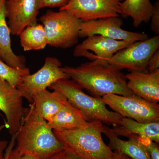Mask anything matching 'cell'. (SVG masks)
Here are the masks:
<instances>
[{
    "instance_id": "obj_6",
    "label": "cell",
    "mask_w": 159,
    "mask_h": 159,
    "mask_svg": "<svg viewBox=\"0 0 159 159\" xmlns=\"http://www.w3.org/2000/svg\"><path fill=\"white\" fill-rule=\"evenodd\" d=\"M102 99L106 105L123 118L139 122H159L158 103L149 102L135 94L130 96L108 94Z\"/></svg>"
},
{
    "instance_id": "obj_16",
    "label": "cell",
    "mask_w": 159,
    "mask_h": 159,
    "mask_svg": "<svg viewBox=\"0 0 159 159\" xmlns=\"http://www.w3.org/2000/svg\"><path fill=\"white\" fill-rule=\"evenodd\" d=\"M109 139V147L112 150L125 154L132 159H150L146 149L139 142L137 135L125 134L128 140L120 139L112 129L104 125L103 133Z\"/></svg>"
},
{
    "instance_id": "obj_27",
    "label": "cell",
    "mask_w": 159,
    "mask_h": 159,
    "mask_svg": "<svg viewBox=\"0 0 159 159\" xmlns=\"http://www.w3.org/2000/svg\"><path fill=\"white\" fill-rule=\"evenodd\" d=\"M159 69V50L156 51L148 61L147 71L153 72Z\"/></svg>"
},
{
    "instance_id": "obj_3",
    "label": "cell",
    "mask_w": 159,
    "mask_h": 159,
    "mask_svg": "<svg viewBox=\"0 0 159 159\" xmlns=\"http://www.w3.org/2000/svg\"><path fill=\"white\" fill-rule=\"evenodd\" d=\"M104 125L93 122L84 128L54 130L64 149L81 159H112L114 151L102 139Z\"/></svg>"
},
{
    "instance_id": "obj_7",
    "label": "cell",
    "mask_w": 159,
    "mask_h": 159,
    "mask_svg": "<svg viewBox=\"0 0 159 159\" xmlns=\"http://www.w3.org/2000/svg\"><path fill=\"white\" fill-rule=\"evenodd\" d=\"M159 49V35L133 43L114 54L107 62L116 68L148 72V61Z\"/></svg>"
},
{
    "instance_id": "obj_17",
    "label": "cell",
    "mask_w": 159,
    "mask_h": 159,
    "mask_svg": "<svg viewBox=\"0 0 159 159\" xmlns=\"http://www.w3.org/2000/svg\"><path fill=\"white\" fill-rule=\"evenodd\" d=\"M5 2L0 7V59L15 68L25 69V57L16 54L11 48V32L6 21Z\"/></svg>"
},
{
    "instance_id": "obj_5",
    "label": "cell",
    "mask_w": 159,
    "mask_h": 159,
    "mask_svg": "<svg viewBox=\"0 0 159 159\" xmlns=\"http://www.w3.org/2000/svg\"><path fill=\"white\" fill-rule=\"evenodd\" d=\"M39 20L44 28L48 45L67 49L78 42L82 21L68 11L49 10Z\"/></svg>"
},
{
    "instance_id": "obj_2",
    "label": "cell",
    "mask_w": 159,
    "mask_h": 159,
    "mask_svg": "<svg viewBox=\"0 0 159 159\" xmlns=\"http://www.w3.org/2000/svg\"><path fill=\"white\" fill-rule=\"evenodd\" d=\"M16 148L20 153L35 159H48L64 149L48 122L30 103L16 136Z\"/></svg>"
},
{
    "instance_id": "obj_12",
    "label": "cell",
    "mask_w": 159,
    "mask_h": 159,
    "mask_svg": "<svg viewBox=\"0 0 159 159\" xmlns=\"http://www.w3.org/2000/svg\"><path fill=\"white\" fill-rule=\"evenodd\" d=\"M86 38L75 47L74 55L76 57H85L92 61L103 60L107 61L118 51L133 43L97 34Z\"/></svg>"
},
{
    "instance_id": "obj_28",
    "label": "cell",
    "mask_w": 159,
    "mask_h": 159,
    "mask_svg": "<svg viewBox=\"0 0 159 159\" xmlns=\"http://www.w3.org/2000/svg\"><path fill=\"white\" fill-rule=\"evenodd\" d=\"M48 159H81L67 151L63 149L59 152L53 155Z\"/></svg>"
},
{
    "instance_id": "obj_20",
    "label": "cell",
    "mask_w": 159,
    "mask_h": 159,
    "mask_svg": "<svg viewBox=\"0 0 159 159\" xmlns=\"http://www.w3.org/2000/svg\"><path fill=\"white\" fill-rule=\"evenodd\" d=\"M123 18L130 16L133 20V25L138 28L142 23L150 21L153 9L150 0H124L120 4Z\"/></svg>"
},
{
    "instance_id": "obj_25",
    "label": "cell",
    "mask_w": 159,
    "mask_h": 159,
    "mask_svg": "<svg viewBox=\"0 0 159 159\" xmlns=\"http://www.w3.org/2000/svg\"><path fill=\"white\" fill-rule=\"evenodd\" d=\"M70 0H36L39 10L45 8H62Z\"/></svg>"
},
{
    "instance_id": "obj_21",
    "label": "cell",
    "mask_w": 159,
    "mask_h": 159,
    "mask_svg": "<svg viewBox=\"0 0 159 159\" xmlns=\"http://www.w3.org/2000/svg\"><path fill=\"white\" fill-rule=\"evenodd\" d=\"M21 46L25 51L43 50L48 40L42 24L36 23L28 26L19 35Z\"/></svg>"
},
{
    "instance_id": "obj_1",
    "label": "cell",
    "mask_w": 159,
    "mask_h": 159,
    "mask_svg": "<svg viewBox=\"0 0 159 159\" xmlns=\"http://www.w3.org/2000/svg\"><path fill=\"white\" fill-rule=\"evenodd\" d=\"M61 70L95 97H102L108 94L123 96L134 94L129 88L125 75L106 61H93L75 67H61Z\"/></svg>"
},
{
    "instance_id": "obj_18",
    "label": "cell",
    "mask_w": 159,
    "mask_h": 159,
    "mask_svg": "<svg viewBox=\"0 0 159 159\" xmlns=\"http://www.w3.org/2000/svg\"><path fill=\"white\" fill-rule=\"evenodd\" d=\"M31 98L34 110L47 122L51 120L68 100L60 92L55 90L51 92L47 89L33 94Z\"/></svg>"
},
{
    "instance_id": "obj_11",
    "label": "cell",
    "mask_w": 159,
    "mask_h": 159,
    "mask_svg": "<svg viewBox=\"0 0 159 159\" xmlns=\"http://www.w3.org/2000/svg\"><path fill=\"white\" fill-rule=\"evenodd\" d=\"M23 99L17 88L0 78V111L6 116V127L11 136L18 131L25 114Z\"/></svg>"
},
{
    "instance_id": "obj_23",
    "label": "cell",
    "mask_w": 159,
    "mask_h": 159,
    "mask_svg": "<svg viewBox=\"0 0 159 159\" xmlns=\"http://www.w3.org/2000/svg\"><path fill=\"white\" fill-rule=\"evenodd\" d=\"M139 142L145 147L150 159H159V143L148 138L137 135Z\"/></svg>"
},
{
    "instance_id": "obj_30",
    "label": "cell",
    "mask_w": 159,
    "mask_h": 159,
    "mask_svg": "<svg viewBox=\"0 0 159 159\" xmlns=\"http://www.w3.org/2000/svg\"><path fill=\"white\" fill-rule=\"evenodd\" d=\"M112 159H132L125 154L114 151V156Z\"/></svg>"
},
{
    "instance_id": "obj_31",
    "label": "cell",
    "mask_w": 159,
    "mask_h": 159,
    "mask_svg": "<svg viewBox=\"0 0 159 159\" xmlns=\"http://www.w3.org/2000/svg\"><path fill=\"white\" fill-rule=\"evenodd\" d=\"M6 1V0H0V7H1V6H2V4H3L4 2H5Z\"/></svg>"
},
{
    "instance_id": "obj_4",
    "label": "cell",
    "mask_w": 159,
    "mask_h": 159,
    "mask_svg": "<svg viewBox=\"0 0 159 159\" xmlns=\"http://www.w3.org/2000/svg\"><path fill=\"white\" fill-rule=\"evenodd\" d=\"M49 88L63 94L89 122H101L115 126L121 125L122 117L116 112L109 110L102 97H91L85 93L74 80H60Z\"/></svg>"
},
{
    "instance_id": "obj_14",
    "label": "cell",
    "mask_w": 159,
    "mask_h": 159,
    "mask_svg": "<svg viewBox=\"0 0 159 159\" xmlns=\"http://www.w3.org/2000/svg\"><path fill=\"white\" fill-rule=\"evenodd\" d=\"M129 88L149 102H159V69L152 72L132 71L125 75Z\"/></svg>"
},
{
    "instance_id": "obj_10",
    "label": "cell",
    "mask_w": 159,
    "mask_h": 159,
    "mask_svg": "<svg viewBox=\"0 0 159 159\" xmlns=\"http://www.w3.org/2000/svg\"><path fill=\"white\" fill-rule=\"evenodd\" d=\"M124 0H70L59 9L69 12L82 22L110 17L122 13L120 4Z\"/></svg>"
},
{
    "instance_id": "obj_29",
    "label": "cell",
    "mask_w": 159,
    "mask_h": 159,
    "mask_svg": "<svg viewBox=\"0 0 159 159\" xmlns=\"http://www.w3.org/2000/svg\"><path fill=\"white\" fill-rule=\"evenodd\" d=\"M9 142L6 140H0V159H5V151Z\"/></svg>"
},
{
    "instance_id": "obj_26",
    "label": "cell",
    "mask_w": 159,
    "mask_h": 159,
    "mask_svg": "<svg viewBox=\"0 0 159 159\" xmlns=\"http://www.w3.org/2000/svg\"><path fill=\"white\" fill-rule=\"evenodd\" d=\"M150 28L152 31L159 34V2L157 1L153 5V9L150 19Z\"/></svg>"
},
{
    "instance_id": "obj_13",
    "label": "cell",
    "mask_w": 159,
    "mask_h": 159,
    "mask_svg": "<svg viewBox=\"0 0 159 159\" xmlns=\"http://www.w3.org/2000/svg\"><path fill=\"white\" fill-rule=\"evenodd\" d=\"M6 18L11 34L19 35L28 26L37 23L36 0H6Z\"/></svg>"
},
{
    "instance_id": "obj_19",
    "label": "cell",
    "mask_w": 159,
    "mask_h": 159,
    "mask_svg": "<svg viewBox=\"0 0 159 159\" xmlns=\"http://www.w3.org/2000/svg\"><path fill=\"white\" fill-rule=\"evenodd\" d=\"M112 129L118 137L124 136L127 134H134L146 137L159 143V122H139L122 117L121 125L115 126Z\"/></svg>"
},
{
    "instance_id": "obj_8",
    "label": "cell",
    "mask_w": 159,
    "mask_h": 159,
    "mask_svg": "<svg viewBox=\"0 0 159 159\" xmlns=\"http://www.w3.org/2000/svg\"><path fill=\"white\" fill-rule=\"evenodd\" d=\"M70 79L61 70V63L57 57H46L42 67L37 72L23 77L21 83L17 89L29 102L32 103L33 94L46 89L60 80Z\"/></svg>"
},
{
    "instance_id": "obj_22",
    "label": "cell",
    "mask_w": 159,
    "mask_h": 159,
    "mask_svg": "<svg viewBox=\"0 0 159 159\" xmlns=\"http://www.w3.org/2000/svg\"><path fill=\"white\" fill-rule=\"evenodd\" d=\"M30 74L29 69L15 68L0 59V78L17 88L21 84L23 77Z\"/></svg>"
},
{
    "instance_id": "obj_15",
    "label": "cell",
    "mask_w": 159,
    "mask_h": 159,
    "mask_svg": "<svg viewBox=\"0 0 159 159\" xmlns=\"http://www.w3.org/2000/svg\"><path fill=\"white\" fill-rule=\"evenodd\" d=\"M93 122H89L83 114L68 101L48 122L54 130H68L84 128Z\"/></svg>"
},
{
    "instance_id": "obj_24",
    "label": "cell",
    "mask_w": 159,
    "mask_h": 159,
    "mask_svg": "<svg viewBox=\"0 0 159 159\" xmlns=\"http://www.w3.org/2000/svg\"><path fill=\"white\" fill-rule=\"evenodd\" d=\"M16 136H12V139L10 142L6 151H5V159H35L29 156L22 155L18 151L16 148L13 149L16 141Z\"/></svg>"
},
{
    "instance_id": "obj_9",
    "label": "cell",
    "mask_w": 159,
    "mask_h": 159,
    "mask_svg": "<svg viewBox=\"0 0 159 159\" xmlns=\"http://www.w3.org/2000/svg\"><path fill=\"white\" fill-rule=\"evenodd\" d=\"M123 20L121 18L110 17L82 22L79 33V38H85L93 35H100L117 40L129 42L148 39L145 32H136L122 29Z\"/></svg>"
}]
</instances>
